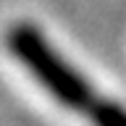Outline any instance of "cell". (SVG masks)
Masks as SVG:
<instances>
[{
  "label": "cell",
  "mask_w": 126,
  "mask_h": 126,
  "mask_svg": "<svg viewBox=\"0 0 126 126\" xmlns=\"http://www.w3.org/2000/svg\"><path fill=\"white\" fill-rule=\"evenodd\" d=\"M8 47H11L13 58L58 102H63L66 108H74V110L92 108L94 100L87 79L79 76L32 24H16L8 32Z\"/></svg>",
  "instance_id": "1"
},
{
  "label": "cell",
  "mask_w": 126,
  "mask_h": 126,
  "mask_svg": "<svg viewBox=\"0 0 126 126\" xmlns=\"http://www.w3.org/2000/svg\"><path fill=\"white\" fill-rule=\"evenodd\" d=\"M89 113H92L94 126H126V108H121L113 100L92 102Z\"/></svg>",
  "instance_id": "2"
}]
</instances>
